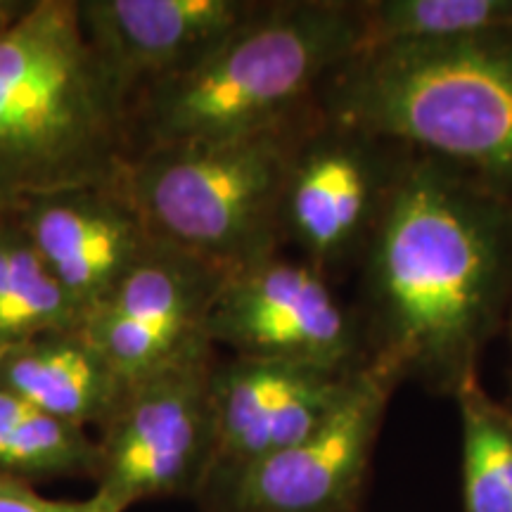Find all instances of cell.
Instances as JSON below:
<instances>
[{"instance_id":"obj_2","label":"cell","mask_w":512,"mask_h":512,"mask_svg":"<svg viewBox=\"0 0 512 512\" xmlns=\"http://www.w3.org/2000/svg\"><path fill=\"white\" fill-rule=\"evenodd\" d=\"M126 95L95 53L79 0H34L0 34V211L119 181Z\"/></svg>"},{"instance_id":"obj_6","label":"cell","mask_w":512,"mask_h":512,"mask_svg":"<svg viewBox=\"0 0 512 512\" xmlns=\"http://www.w3.org/2000/svg\"><path fill=\"white\" fill-rule=\"evenodd\" d=\"M219 351L131 382L98 432L95 491L112 512L200 496L214 460L211 368Z\"/></svg>"},{"instance_id":"obj_19","label":"cell","mask_w":512,"mask_h":512,"mask_svg":"<svg viewBox=\"0 0 512 512\" xmlns=\"http://www.w3.org/2000/svg\"><path fill=\"white\" fill-rule=\"evenodd\" d=\"M0 512H112L98 496L62 501L38 494L34 484L0 475Z\"/></svg>"},{"instance_id":"obj_8","label":"cell","mask_w":512,"mask_h":512,"mask_svg":"<svg viewBox=\"0 0 512 512\" xmlns=\"http://www.w3.org/2000/svg\"><path fill=\"white\" fill-rule=\"evenodd\" d=\"M408 147L320 114L287 171L280 233L330 280L358 266Z\"/></svg>"},{"instance_id":"obj_1","label":"cell","mask_w":512,"mask_h":512,"mask_svg":"<svg viewBox=\"0 0 512 512\" xmlns=\"http://www.w3.org/2000/svg\"><path fill=\"white\" fill-rule=\"evenodd\" d=\"M358 268L368 361L453 396L512 304V200L406 150Z\"/></svg>"},{"instance_id":"obj_3","label":"cell","mask_w":512,"mask_h":512,"mask_svg":"<svg viewBox=\"0 0 512 512\" xmlns=\"http://www.w3.org/2000/svg\"><path fill=\"white\" fill-rule=\"evenodd\" d=\"M361 48L356 0H266L202 60L128 95L131 157L290 119Z\"/></svg>"},{"instance_id":"obj_20","label":"cell","mask_w":512,"mask_h":512,"mask_svg":"<svg viewBox=\"0 0 512 512\" xmlns=\"http://www.w3.org/2000/svg\"><path fill=\"white\" fill-rule=\"evenodd\" d=\"M34 0H0V34L31 8Z\"/></svg>"},{"instance_id":"obj_18","label":"cell","mask_w":512,"mask_h":512,"mask_svg":"<svg viewBox=\"0 0 512 512\" xmlns=\"http://www.w3.org/2000/svg\"><path fill=\"white\" fill-rule=\"evenodd\" d=\"M363 48L427 43L512 27V0H356Z\"/></svg>"},{"instance_id":"obj_17","label":"cell","mask_w":512,"mask_h":512,"mask_svg":"<svg viewBox=\"0 0 512 512\" xmlns=\"http://www.w3.org/2000/svg\"><path fill=\"white\" fill-rule=\"evenodd\" d=\"M463 427V512H512V406L479 375L453 394Z\"/></svg>"},{"instance_id":"obj_10","label":"cell","mask_w":512,"mask_h":512,"mask_svg":"<svg viewBox=\"0 0 512 512\" xmlns=\"http://www.w3.org/2000/svg\"><path fill=\"white\" fill-rule=\"evenodd\" d=\"M226 275V268L155 242L81 328L128 382L143 380L216 351L207 323Z\"/></svg>"},{"instance_id":"obj_13","label":"cell","mask_w":512,"mask_h":512,"mask_svg":"<svg viewBox=\"0 0 512 512\" xmlns=\"http://www.w3.org/2000/svg\"><path fill=\"white\" fill-rule=\"evenodd\" d=\"M266 0H79L83 34L133 95L183 72L249 22Z\"/></svg>"},{"instance_id":"obj_16","label":"cell","mask_w":512,"mask_h":512,"mask_svg":"<svg viewBox=\"0 0 512 512\" xmlns=\"http://www.w3.org/2000/svg\"><path fill=\"white\" fill-rule=\"evenodd\" d=\"M79 313L12 211H0V356L48 330L76 328Z\"/></svg>"},{"instance_id":"obj_7","label":"cell","mask_w":512,"mask_h":512,"mask_svg":"<svg viewBox=\"0 0 512 512\" xmlns=\"http://www.w3.org/2000/svg\"><path fill=\"white\" fill-rule=\"evenodd\" d=\"M401 377L368 361L316 432L247 470L209 482L202 512H361L370 460Z\"/></svg>"},{"instance_id":"obj_5","label":"cell","mask_w":512,"mask_h":512,"mask_svg":"<svg viewBox=\"0 0 512 512\" xmlns=\"http://www.w3.org/2000/svg\"><path fill=\"white\" fill-rule=\"evenodd\" d=\"M318 100L294 117L240 136L152 147L119 176L157 242L226 271L283 252L287 171L320 119Z\"/></svg>"},{"instance_id":"obj_15","label":"cell","mask_w":512,"mask_h":512,"mask_svg":"<svg viewBox=\"0 0 512 512\" xmlns=\"http://www.w3.org/2000/svg\"><path fill=\"white\" fill-rule=\"evenodd\" d=\"M98 444L79 427L50 418L34 403L0 384V475L22 482L91 477Z\"/></svg>"},{"instance_id":"obj_4","label":"cell","mask_w":512,"mask_h":512,"mask_svg":"<svg viewBox=\"0 0 512 512\" xmlns=\"http://www.w3.org/2000/svg\"><path fill=\"white\" fill-rule=\"evenodd\" d=\"M318 105L512 200V27L361 48L323 83Z\"/></svg>"},{"instance_id":"obj_9","label":"cell","mask_w":512,"mask_h":512,"mask_svg":"<svg viewBox=\"0 0 512 512\" xmlns=\"http://www.w3.org/2000/svg\"><path fill=\"white\" fill-rule=\"evenodd\" d=\"M207 337L228 356L342 370L368 363L354 306L337 297L323 271L283 252L228 271L211 306Z\"/></svg>"},{"instance_id":"obj_11","label":"cell","mask_w":512,"mask_h":512,"mask_svg":"<svg viewBox=\"0 0 512 512\" xmlns=\"http://www.w3.org/2000/svg\"><path fill=\"white\" fill-rule=\"evenodd\" d=\"M361 368L216 358L211 368L214 460L204 486L247 470L316 432L349 394Z\"/></svg>"},{"instance_id":"obj_12","label":"cell","mask_w":512,"mask_h":512,"mask_svg":"<svg viewBox=\"0 0 512 512\" xmlns=\"http://www.w3.org/2000/svg\"><path fill=\"white\" fill-rule=\"evenodd\" d=\"M81 325L155 245L119 181L29 197L12 209Z\"/></svg>"},{"instance_id":"obj_14","label":"cell","mask_w":512,"mask_h":512,"mask_svg":"<svg viewBox=\"0 0 512 512\" xmlns=\"http://www.w3.org/2000/svg\"><path fill=\"white\" fill-rule=\"evenodd\" d=\"M0 384L83 432H100L131 387L81 325L41 332L5 351Z\"/></svg>"}]
</instances>
